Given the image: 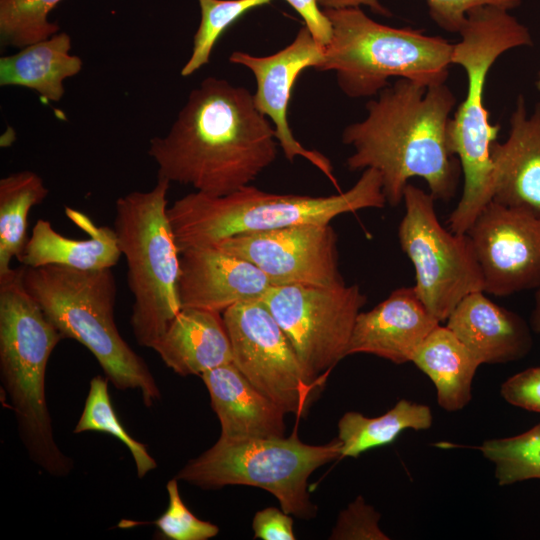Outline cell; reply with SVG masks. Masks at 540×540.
Segmentation results:
<instances>
[{
    "mask_svg": "<svg viewBox=\"0 0 540 540\" xmlns=\"http://www.w3.org/2000/svg\"><path fill=\"white\" fill-rule=\"evenodd\" d=\"M538 80L536 82V88L540 91V72H539V75H538Z\"/></svg>",
    "mask_w": 540,
    "mask_h": 540,
    "instance_id": "74e56055",
    "label": "cell"
},
{
    "mask_svg": "<svg viewBox=\"0 0 540 540\" xmlns=\"http://www.w3.org/2000/svg\"><path fill=\"white\" fill-rule=\"evenodd\" d=\"M293 518L282 509L268 507L258 511L252 521L254 537L263 540H295Z\"/></svg>",
    "mask_w": 540,
    "mask_h": 540,
    "instance_id": "e575fe53",
    "label": "cell"
},
{
    "mask_svg": "<svg viewBox=\"0 0 540 540\" xmlns=\"http://www.w3.org/2000/svg\"><path fill=\"white\" fill-rule=\"evenodd\" d=\"M341 457L338 438L325 445L303 443L297 429L289 437L217 442L189 460L175 478L201 489L246 485L270 492L287 514L309 520L317 507L308 479L319 467Z\"/></svg>",
    "mask_w": 540,
    "mask_h": 540,
    "instance_id": "9c48e42d",
    "label": "cell"
},
{
    "mask_svg": "<svg viewBox=\"0 0 540 540\" xmlns=\"http://www.w3.org/2000/svg\"><path fill=\"white\" fill-rule=\"evenodd\" d=\"M439 324L413 286L397 288L371 310L359 313L347 356L365 353L395 364L411 362L418 347Z\"/></svg>",
    "mask_w": 540,
    "mask_h": 540,
    "instance_id": "e0dca14e",
    "label": "cell"
},
{
    "mask_svg": "<svg viewBox=\"0 0 540 540\" xmlns=\"http://www.w3.org/2000/svg\"><path fill=\"white\" fill-rule=\"evenodd\" d=\"M403 202L400 247L413 264L419 299L441 323L465 296L484 291L482 270L470 236L442 226L430 193L408 183Z\"/></svg>",
    "mask_w": 540,
    "mask_h": 540,
    "instance_id": "30bf717a",
    "label": "cell"
},
{
    "mask_svg": "<svg viewBox=\"0 0 540 540\" xmlns=\"http://www.w3.org/2000/svg\"><path fill=\"white\" fill-rule=\"evenodd\" d=\"M222 315L233 364L286 413L305 417L325 383L309 375L265 304L261 300L241 302Z\"/></svg>",
    "mask_w": 540,
    "mask_h": 540,
    "instance_id": "7c38bea8",
    "label": "cell"
},
{
    "mask_svg": "<svg viewBox=\"0 0 540 540\" xmlns=\"http://www.w3.org/2000/svg\"><path fill=\"white\" fill-rule=\"evenodd\" d=\"M168 507L153 523L160 533L171 540H208L219 533V527L197 518L185 505L179 492L178 479L166 484Z\"/></svg>",
    "mask_w": 540,
    "mask_h": 540,
    "instance_id": "1f68e13d",
    "label": "cell"
},
{
    "mask_svg": "<svg viewBox=\"0 0 540 540\" xmlns=\"http://www.w3.org/2000/svg\"><path fill=\"white\" fill-rule=\"evenodd\" d=\"M492 201L540 217V103L528 114L519 95L505 142L491 145Z\"/></svg>",
    "mask_w": 540,
    "mask_h": 540,
    "instance_id": "ac0fdd59",
    "label": "cell"
},
{
    "mask_svg": "<svg viewBox=\"0 0 540 540\" xmlns=\"http://www.w3.org/2000/svg\"><path fill=\"white\" fill-rule=\"evenodd\" d=\"M108 381L100 375L91 379L84 409L73 432L79 434L92 431L112 435L129 450L137 476L143 478L157 468V463L146 445L134 439L120 422L111 402Z\"/></svg>",
    "mask_w": 540,
    "mask_h": 540,
    "instance_id": "4316f807",
    "label": "cell"
},
{
    "mask_svg": "<svg viewBox=\"0 0 540 540\" xmlns=\"http://www.w3.org/2000/svg\"><path fill=\"white\" fill-rule=\"evenodd\" d=\"M290 341L309 375L326 383L347 356L356 319L367 302L357 284L272 285L260 299Z\"/></svg>",
    "mask_w": 540,
    "mask_h": 540,
    "instance_id": "8fae6325",
    "label": "cell"
},
{
    "mask_svg": "<svg viewBox=\"0 0 540 540\" xmlns=\"http://www.w3.org/2000/svg\"><path fill=\"white\" fill-rule=\"evenodd\" d=\"M201 11L199 27L193 38L192 53L181 69L188 77L206 65L223 32L242 15L272 0H197Z\"/></svg>",
    "mask_w": 540,
    "mask_h": 540,
    "instance_id": "f546056e",
    "label": "cell"
},
{
    "mask_svg": "<svg viewBox=\"0 0 540 540\" xmlns=\"http://www.w3.org/2000/svg\"><path fill=\"white\" fill-rule=\"evenodd\" d=\"M271 286L256 265L214 246L191 247L180 252L181 308L223 313L235 304L260 300Z\"/></svg>",
    "mask_w": 540,
    "mask_h": 540,
    "instance_id": "2e32d148",
    "label": "cell"
},
{
    "mask_svg": "<svg viewBox=\"0 0 540 540\" xmlns=\"http://www.w3.org/2000/svg\"><path fill=\"white\" fill-rule=\"evenodd\" d=\"M325 8L358 7L368 5L374 12L382 15L390 13L378 0H318ZM521 0H427L432 19L444 30L460 32L467 19V12L475 7L496 6L505 10L517 7Z\"/></svg>",
    "mask_w": 540,
    "mask_h": 540,
    "instance_id": "4dcf8cb0",
    "label": "cell"
},
{
    "mask_svg": "<svg viewBox=\"0 0 540 540\" xmlns=\"http://www.w3.org/2000/svg\"><path fill=\"white\" fill-rule=\"evenodd\" d=\"M456 98L444 84L426 87L399 78L366 104L367 117L346 126L342 142L353 147L350 171L373 168L382 178L387 203L398 206L412 177L424 179L435 200L450 201L461 166L447 142Z\"/></svg>",
    "mask_w": 540,
    "mask_h": 540,
    "instance_id": "7a4b0ae2",
    "label": "cell"
},
{
    "mask_svg": "<svg viewBox=\"0 0 540 540\" xmlns=\"http://www.w3.org/2000/svg\"><path fill=\"white\" fill-rule=\"evenodd\" d=\"M152 349L182 377L233 361L222 313L199 308H181Z\"/></svg>",
    "mask_w": 540,
    "mask_h": 540,
    "instance_id": "7402d4cb",
    "label": "cell"
},
{
    "mask_svg": "<svg viewBox=\"0 0 540 540\" xmlns=\"http://www.w3.org/2000/svg\"><path fill=\"white\" fill-rule=\"evenodd\" d=\"M23 284L62 337L76 340L93 354L115 388L138 390L148 408L161 399L148 365L118 331L117 286L111 268L24 266Z\"/></svg>",
    "mask_w": 540,
    "mask_h": 540,
    "instance_id": "5b68a950",
    "label": "cell"
},
{
    "mask_svg": "<svg viewBox=\"0 0 540 540\" xmlns=\"http://www.w3.org/2000/svg\"><path fill=\"white\" fill-rule=\"evenodd\" d=\"M71 49L70 35L58 32L1 57L0 85L28 88L45 101H60L65 93L64 81L76 76L83 66Z\"/></svg>",
    "mask_w": 540,
    "mask_h": 540,
    "instance_id": "603a6c76",
    "label": "cell"
},
{
    "mask_svg": "<svg viewBox=\"0 0 540 540\" xmlns=\"http://www.w3.org/2000/svg\"><path fill=\"white\" fill-rule=\"evenodd\" d=\"M446 321L480 364L520 360L533 345L530 324L494 303L484 291L465 296Z\"/></svg>",
    "mask_w": 540,
    "mask_h": 540,
    "instance_id": "d6986e66",
    "label": "cell"
},
{
    "mask_svg": "<svg viewBox=\"0 0 540 540\" xmlns=\"http://www.w3.org/2000/svg\"><path fill=\"white\" fill-rule=\"evenodd\" d=\"M379 518L380 514L358 496L340 513L330 539L388 540L389 537L378 526Z\"/></svg>",
    "mask_w": 540,
    "mask_h": 540,
    "instance_id": "d6a6232c",
    "label": "cell"
},
{
    "mask_svg": "<svg viewBox=\"0 0 540 540\" xmlns=\"http://www.w3.org/2000/svg\"><path fill=\"white\" fill-rule=\"evenodd\" d=\"M432 422L429 406L406 399L399 400L389 411L374 418L347 412L338 422L341 457L356 458L365 451L392 443L406 429H429Z\"/></svg>",
    "mask_w": 540,
    "mask_h": 540,
    "instance_id": "d4e9b609",
    "label": "cell"
},
{
    "mask_svg": "<svg viewBox=\"0 0 540 540\" xmlns=\"http://www.w3.org/2000/svg\"><path fill=\"white\" fill-rule=\"evenodd\" d=\"M304 20L314 39L321 46L329 43L332 36L331 23L319 8L318 0H285Z\"/></svg>",
    "mask_w": 540,
    "mask_h": 540,
    "instance_id": "d590c367",
    "label": "cell"
},
{
    "mask_svg": "<svg viewBox=\"0 0 540 540\" xmlns=\"http://www.w3.org/2000/svg\"><path fill=\"white\" fill-rule=\"evenodd\" d=\"M484 292L498 297L540 286V217L490 201L471 225Z\"/></svg>",
    "mask_w": 540,
    "mask_h": 540,
    "instance_id": "5bb4252c",
    "label": "cell"
},
{
    "mask_svg": "<svg viewBox=\"0 0 540 540\" xmlns=\"http://www.w3.org/2000/svg\"><path fill=\"white\" fill-rule=\"evenodd\" d=\"M478 449L494 464L501 486L540 479V423L512 437L485 440Z\"/></svg>",
    "mask_w": 540,
    "mask_h": 540,
    "instance_id": "83f0119b",
    "label": "cell"
},
{
    "mask_svg": "<svg viewBox=\"0 0 540 540\" xmlns=\"http://www.w3.org/2000/svg\"><path fill=\"white\" fill-rule=\"evenodd\" d=\"M200 377L220 422L219 438L239 441L285 437L287 413L256 389L233 362Z\"/></svg>",
    "mask_w": 540,
    "mask_h": 540,
    "instance_id": "ffe728a7",
    "label": "cell"
},
{
    "mask_svg": "<svg viewBox=\"0 0 540 540\" xmlns=\"http://www.w3.org/2000/svg\"><path fill=\"white\" fill-rule=\"evenodd\" d=\"M411 362L433 382L444 410L458 411L471 401L473 379L481 364L447 326H436Z\"/></svg>",
    "mask_w": 540,
    "mask_h": 540,
    "instance_id": "cb8c5ba5",
    "label": "cell"
},
{
    "mask_svg": "<svg viewBox=\"0 0 540 540\" xmlns=\"http://www.w3.org/2000/svg\"><path fill=\"white\" fill-rule=\"evenodd\" d=\"M461 40L454 44L452 64L463 67L467 93L447 125V142L463 173V192L448 219L449 229L467 233L477 216L492 200L491 145L500 125H492L484 105L487 75L496 59L509 49L531 46L526 26L507 10L496 6L475 7L467 12Z\"/></svg>",
    "mask_w": 540,
    "mask_h": 540,
    "instance_id": "3957f363",
    "label": "cell"
},
{
    "mask_svg": "<svg viewBox=\"0 0 540 540\" xmlns=\"http://www.w3.org/2000/svg\"><path fill=\"white\" fill-rule=\"evenodd\" d=\"M386 204L380 173L367 168L350 189L330 196L275 194L247 185L224 196L189 193L167 212L181 252L243 233L328 224L340 215Z\"/></svg>",
    "mask_w": 540,
    "mask_h": 540,
    "instance_id": "8992f818",
    "label": "cell"
},
{
    "mask_svg": "<svg viewBox=\"0 0 540 540\" xmlns=\"http://www.w3.org/2000/svg\"><path fill=\"white\" fill-rule=\"evenodd\" d=\"M62 0H0V43L21 49L60 32L49 13Z\"/></svg>",
    "mask_w": 540,
    "mask_h": 540,
    "instance_id": "f1b7e54d",
    "label": "cell"
},
{
    "mask_svg": "<svg viewBox=\"0 0 540 540\" xmlns=\"http://www.w3.org/2000/svg\"><path fill=\"white\" fill-rule=\"evenodd\" d=\"M500 393L509 404L540 413V366L509 377L501 385Z\"/></svg>",
    "mask_w": 540,
    "mask_h": 540,
    "instance_id": "836d02e7",
    "label": "cell"
},
{
    "mask_svg": "<svg viewBox=\"0 0 540 540\" xmlns=\"http://www.w3.org/2000/svg\"><path fill=\"white\" fill-rule=\"evenodd\" d=\"M24 266L0 278V379L30 460L65 477L74 468L54 437L45 392L50 355L64 338L23 284Z\"/></svg>",
    "mask_w": 540,
    "mask_h": 540,
    "instance_id": "277c9868",
    "label": "cell"
},
{
    "mask_svg": "<svg viewBox=\"0 0 540 540\" xmlns=\"http://www.w3.org/2000/svg\"><path fill=\"white\" fill-rule=\"evenodd\" d=\"M170 184L158 178L152 189L115 203L113 229L134 300L130 325L137 344L151 349L181 310L180 251L167 212Z\"/></svg>",
    "mask_w": 540,
    "mask_h": 540,
    "instance_id": "ba28073f",
    "label": "cell"
},
{
    "mask_svg": "<svg viewBox=\"0 0 540 540\" xmlns=\"http://www.w3.org/2000/svg\"><path fill=\"white\" fill-rule=\"evenodd\" d=\"M65 214L89 238L63 236L48 220L38 219L17 259L21 265H60L78 270H102L118 263L122 254L113 228L98 226L87 214L71 207H65Z\"/></svg>",
    "mask_w": 540,
    "mask_h": 540,
    "instance_id": "44dd1931",
    "label": "cell"
},
{
    "mask_svg": "<svg viewBox=\"0 0 540 540\" xmlns=\"http://www.w3.org/2000/svg\"><path fill=\"white\" fill-rule=\"evenodd\" d=\"M49 189L35 172L23 170L0 179V277L9 274L11 261L22 254L27 239L28 216Z\"/></svg>",
    "mask_w": 540,
    "mask_h": 540,
    "instance_id": "484cf974",
    "label": "cell"
},
{
    "mask_svg": "<svg viewBox=\"0 0 540 540\" xmlns=\"http://www.w3.org/2000/svg\"><path fill=\"white\" fill-rule=\"evenodd\" d=\"M274 126L253 94L207 77L193 89L165 136L150 140L158 178L224 196L250 185L277 157Z\"/></svg>",
    "mask_w": 540,
    "mask_h": 540,
    "instance_id": "6da1fadb",
    "label": "cell"
},
{
    "mask_svg": "<svg viewBox=\"0 0 540 540\" xmlns=\"http://www.w3.org/2000/svg\"><path fill=\"white\" fill-rule=\"evenodd\" d=\"M210 246L253 263L272 285L345 283L339 270L338 236L330 223L243 233Z\"/></svg>",
    "mask_w": 540,
    "mask_h": 540,
    "instance_id": "4fadbf2b",
    "label": "cell"
},
{
    "mask_svg": "<svg viewBox=\"0 0 540 540\" xmlns=\"http://www.w3.org/2000/svg\"><path fill=\"white\" fill-rule=\"evenodd\" d=\"M530 327L532 331L540 334V286L536 289L534 296V306L530 316Z\"/></svg>",
    "mask_w": 540,
    "mask_h": 540,
    "instance_id": "8d00e7d4",
    "label": "cell"
},
{
    "mask_svg": "<svg viewBox=\"0 0 540 540\" xmlns=\"http://www.w3.org/2000/svg\"><path fill=\"white\" fill-rule=\"evenodd\" d=\"M324 58V46L316 42L304 25L285 48L269 56H254L235 51L229 61L247 67L255 76L257 89L253 94L257 109L270 118L276 139L285 157L293 162L301 156L316 166L336 186L330 160L316 150L305 148L293 135L288 123V104L295 81L309 67L315 70Z\"/></svg>",
    "mask_w": 540,
    "mask_h": 540,
    "instance_id": "9a60e30c",
    "label": "cell"
},
{
    "mask_svg": "<svg viewBox=\"0 0 540 540\" xmlns=\"http://www.w3.org/2000/svg\"><path fill=\"white\" fill-rule=\"evenodd\" d=\"M332 36L317 71H335L341 91L369 97L388 86L390 77L426 87L444 84L454 44L422 29L394 28L375 22L359 7L325 8Z\"/></svg>",
    "mask_w": 540,
    "mask_h": 540,
    "instance_id": "52a82bcc",
    "label": "cell"
}]
</instances>
